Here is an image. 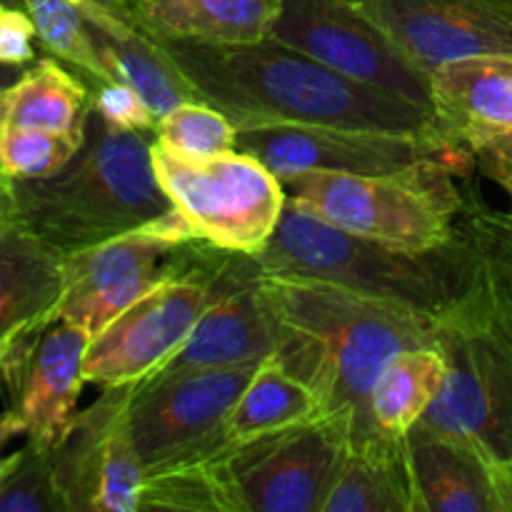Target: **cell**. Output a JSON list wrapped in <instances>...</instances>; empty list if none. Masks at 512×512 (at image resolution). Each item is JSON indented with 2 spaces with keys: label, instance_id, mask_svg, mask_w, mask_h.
Segmentation results:
<instances>
[{
  "label": "cell",
  "instance_id": "6da1fadb",
  "mask_svg": "<svg viewBox=\"0 0 512 512\" xmlns=\"http://www.w3.org/2000/svg\"><path fill=\"white\" fill-rule=\"evenodd\" d=\"M458 220L473 243V268L463 293L435 318L448 378L420 425L473 450L512 512V260L473 175Z\"/></svg>",
  "mask_w": 512,
  "mask_h": 512
},
{
  "label": "cell",
  "instance_id": "7a4b0ae2",
  "mask_svg": "<svg viewBox=\"0 0 512 512\" xmlns=\"http://www.w3.org/2000/svg\"><path fill=\"white\" fill-rule=\"evenodd\" d=\"M160 43L198 98L223 110L238 130L290 123L443 135L430 110L348 78L273 38L245 45Z\"/></svg>",
  "mask_w": 512,
  "mask_h": 512
},
{
  "label": "cell",
  "instance_id": "3957f363",
  "mask_svg": "<svg viewBox=\"0 0 512 512\" xmlns=\"http://www.w3.org/2000/svg\"><path fill=\"white\" fill-rule=\"evenodd\" d=\"M255 278L283 325L273 358L315 390L325 415L353 413V443L378 438L368 415L373 385L398 353L435 345L433 315L325 280L258 268Z\"/></svg>",
  "mask_w": 512,
  "mask_h": 512
},
{
  "label": "cell",
  "instance_id": "277c9868",
  "mask_svg": "<svg viewBox=\"0 0 512 512\" xmlns=\"http://www.w3.org/2000/svg\"><path fill=\"white\" fill-rule=\"evenodd\" d=\"M153 143V133L113 130L90 108L83 148L60 173L10 183L13 220L63 255L150 228L175 210Z\"/></svg>",
  "mask_w": 512,
  "mask_h": 512
},
{
  "label": "cell",
  "instance_id": "5b68a950",
  "mask_svg": "<svg viewBox=\"0 0 512 512\" xmlns=\"http://www.w3.org/2000/svg\"><path fill=\"white\" fill-rule=\"evenodd\" d=\"M253 263L260 273L325 280L438 318L468 283L473 243L458 220V238L443 248H398L338 228L288 195L278 230Z\"/></svg>",
  "mask_w": 512,
  "mask_h": 512
},
{
  "label": "cell",
  "instance_id": "8992f818",
  "mask_svg": "<svg viewBox=\"0 0 512 512\" xmlns=\"http://www.w3.org/2000/svg\"><path fill=\"white\" fill-rule=\"evenodd\" d=\"M285 190L338 228L408 250L453 243L465 203V178L443 163L390 175L305 173L288 180Z\"/></svg>",
  "mask_w": 512,
  "mask_h": 512
},
{
  "label": "cell",
  "instance_id": "52a82bcc",
  "mask_svg": "<svg viewBox=\"0 0 512 512\" xmlns=\"http://www.w3.org/2000/svg\"><path fill=\"white\" fill-rule=\"evenodd\" d=\"M228 250L188 240L173 250L168 275L90 338L85 383H138L173 358L223 288Z\"/></svg>",
  "mask_w": 512,
  "mask_h": 512
},
{
  "label": "cell",
  "instance_id": "ba28073f",
  "mask_svg": "<svg viewBox=\"0 0 512 512\" xmlns=\"http://www.w3.org/2000/svg\"><path fill=\"white\" fill-rule=\"evenodd\" d=\"M153 165L195 240L253 258L278 230L288 203L285 183L253 155L233 150L188 163L153 143Z\"/></svg>",
  "mask_w": 512,
  "mask_h": 512
},
{
  "label": "cell",
  "instance_id": "9c48e42d",
  "mask_svg": "<svg viewBox=\"0 0 512 512\" xmlns=\"http://www.w3.org/2000/svg\"><path fill=\"white\" fill-rule=\"evenodd\" d=\"M238 150L283 183L305 173L390 175L423 163H443L463 178L475 173L473 153L435 133L278 123L240 128Z\"/></svg>",
  "mask_w": 512,
  "mask_h": 512
},
{
  "label": "cell",
  "instance_id": "30bf717a",
  "mask_svg": "<svg viewBox=\"0 0 512 512\" xmlns=\"http://www.w3.org/2000/svg\"><path fill=\"white\" fill-rule=\"evenodd\" d=\"M260 363L170 375L150 373L133 383L128 430L145 478L168 465L203 460L215 453L220 448V428Z\"/></svg>",
  "mask_w": 512,
  "mask_h": 512
},
{
  "label": "cell",
  "instance_id": "8fae6325",
  "mask_svg": "<svg viewBox=\"0 0 512 512\" xmlns=\"http://www.w3.org/2000/svg\"><path fill=\"white\" fill-rule=\"evenodd\" d=\"M270 38L433 113L430 75L365 13L363 0H283Z\"/></svg>",
  "mask_w": 512,
  "mask_h": 512
},
{
  "label": "cell",
  "instance_id": "7c38bea8",
  "mask_svg": "<svg viewBox=\"0 0 512 512\" xmlns=\"http://www.w3.org/2000/svg\"><path fill=\"white\" fill-rule=\"evenodd\" d=\"M130 393L133 383L103 388L50 450L68 512H140L145 468L128 430Z\"/></svg>",
  "mask_w": 512,
  "mask_h": 512
},
{
  "label": "cell",
  "instance_id": "4fadbf2b",
  "mask_svg": "<svg viewBox=\"0 0 512 512\" xmlns=\"http://www.w3.org/2000/svg\"><path fill=\"white\" fill-rule=\"evenodd\" d=\"M88 345V330L65 320H38L15 333L0 383L28 443L53 450L63 438L85 385Z\"/></svg>",
  "mask_w": 512,
  "mask_h": 512
},
{
  "label": "cell",
  "instance_id": "5bb4252c",
  "mask_svg": "<svg viewBox=\"0 0 512 512\" xmlns=\"http://www.w3.org/2000/svg\"><path fill=\"white\" fill-rule=\"evenodd\" d=\"M178 245L140 228L65 253L63 293L53 318L78 325L93 338L168 275L170 255Z\"/></svg>",
  "mask_w": 512,
  "mask_h": 512
},
{
  "label": "cell",
  "instance_id": "9a60e30c",
  "mask_svg": "<svg viewBox=\"0 0 512 512\" xmlns=\"http://www.w3.org/2000/svg\"><path fill=\"white\" fill-rule=\"evenodd\" d=\"M423 73L468 55H512V0H363Z\"/></svg>",
  "mask_w": 512,
  "mask_h": 512
},
{
  "label": "cell",
  "instance_id": "2e32d148",
  "mask_svg": "<svg viewBox=\"0 0 512 512\" xmlns=\"http://www.w3.org/2000/svg\"><path fill=\"white\" fill-rule=\"evenodd\" d=\"M283 343V325L270 308L250 255L228 253L223 288L205 308L185 343L153 373L235 368L273 358Z\"/></svg>",
  "mask_w": 512,
  "mask_h": 512
},
{
  "label": "cell",
  "instance_id": "e0dca14e",
  "mask_svg": "<svg viewBox=\"0 0 512 512\" xmlns=\"http://www.w3.org/2000/svg\"><path fill=\"white\" fill-rule=\"evenodd\" d=\"M100 60L113 78L128 80L155 118L175 105L200 100L190 80L135 13L133 0H80Z\"/></svg>",
  "mask_w": 512,
  "mask_h": 512
},
{
  "label": "cell",
  "instance_id": "ac0fdd59",
  "mask_svg": "<svg viewBox=\"0 0 512 512\" xmlns=\"http://www.w3.org/2000/svg\"><path fill=\"white\" fill-rule=\"evenodd\" d=\"M440 133L473 153L480 140L512 128V55H468L430 70Z\"/></svg>",
  "mask_w": 512,
  "mask_h": 512
},
{
  "label": "cell",
  "instance_id": "d6986e66",
  "mask_svg": "<svg viewBox=\"0 0 512 512\" xmlns=\"http://www.w3.org/2000/svg\"><path fill=\"white\" fill-rule=\"evenodd\" d=\"M403 450L415 512H505L493 473L465 445L418 423Z\"/></svg>",
  "mask_w": 512,
  "mask_h": 512
},
{
  "label": "cell",
  "instance_id": "ffe728a7",
  "mask_svg": "<svg viewBox=\"0 0 512 512\" xmlns=\"http://www.w3.org/2000/svg\"><path fill=\"white\" fill-rule=\"evenodd\" d=\"M140 23L160 40L245 45L270 38L283 0H133Z\"/></svg>",
  "mask_w": 512,
  "mask_h": 512
},
{
  "label": "cell",
  "instance_id": "44dd1931",
  "mask_svg": "<svg viewBox=\"0 0 512 512\" xmlns=\"http://www.w3.org/2000/svg\"><path fill=\"white\" fill-rule=\"evenodd\" d=\"M63 293V253L10 220L0 230V338L38 320H55Z\"/></svg>",
  "mask_w": 512,
  "mask_h": 512
},
{
  "label": "cell",
  "instance_id": "7402d4cb",
  "mask_svg": "<svg viewBox=\"0 0 512 512\" xmlns=\"http://www.w3.org/2000/svg\"><path fill=\"white\" fill-rule=\"evenodd\" d=\"M88 115L90 85L53 55L25 65L0 93V125L80 133L88 125Z\"/></svg>",
  "mask_w": 512,
  "mask_h": 512
},
{
  "label": "cell",
  "instance_id": "603a6c76",
  "mask_svg": "<svg viewBox=\"0 0 512 512\" xmlns=\"http://www.w3.org/2000/svg\"><path fill=\"white\" fill-rule=\"evenodd\" d=\"M320 415L325 413L315 390L275 358H265L225 418L218 440L223 448H240Z\"/></svg>",
  "mask_w": 512,
  "mask_h": 512
},
{
  "label": "cell",
  "instance_id": "cb8c5ba5",
  "mask_svg": "<svg viewBox=\"0 0 512 512\" xmlns=\"http://www.w3.org/2000/svg\"><path fill=\"white\" fill-rule=\"evenodd\" d=\"M323 512H415L403 438L350 443Z\"/></svg>",
  "mask_w": 512,
  "mask_h": 512
},
{
  "label": "cell",
  "instance_id": "d4e9b609",
  "mask_svg": "<svg viewBox=\"0 0 512 512\" xmlns=\"http://www.w3.org/2000/svg\"><path fill=\"white\" fill-rule=\"evenodd\" d=\"M445 378L448 363L438 345H420L395 355L383 368L368 400L375 435L405 438L435 403Z\"/></svg>",
  "mask_w": 512,
  "mask_h": 512
},
{
  "label": "cell",
  "instance_id": "484cf974",
  "mask_svg": "<svg viewBox=\"0 0 512 512\" xmlns=\"http://www.w3.org/2000/svg\"><path fill=\"white\" fill-rule=\"evenodd\" d=\"M20 5L33 18L45 53L83 75L90 88L113 80L95 48L80 0H20Z\"/></svg>",
  "mask_w": 512,
  "mask_h": 512
},
{
  "label": "cell",
  "instance_id": "4316f807",
  "mask_svg": "<svg viewBox=\"0 0 512 512\" xmlns=\"http://www.w3.org/2000/svg\"><path fill=\"white\" fill-rule=\"evenodd\" d=\"M155 143L188 163L208 160L238 150V128L233 120L205 100L175 105L155 123Z\"/></svg>",
  "mask_w": 512,
  "mask_h": 512
},
{
  "label": "cell",
  "instance_id": "83f0119b",
  "mask_svg": "<svg viewBox=\"0 0 512 512\" xmlns=\"http://www.w3.org/2000/svg\"><path fill=\"white\" fill-rule=\"evenodd\" d=\"M83 143L85 130L58 133V130L0 125V175L10 183L50 178L80 153Z\"/></svg>",
  "mask_w": 512,
  "mask_h": 512
},
{
  "label": "cell",
  "instance_id": "f1b7e54d",
  "mask_svg": "<svg viewBox=\"0 0 512 512\" xmlns=\"http://www.w3.org/2000/svg\"><path fill=\"white\" fill-rule=\"evenodd\" d=\"M0 512H68L53 473L50 450L25 443L0 470Z\"/></svg>",
  "mask_w": 512,
  "mask_h": 512
},
{
  "label": "cell",
  "instance_id": "f546056e",
  "mask_svg": "<svg viewBox=\"0 0 512 512\" xmlns=\"http://www.w3.org/2000/svg\"><path fill=\"white\" fill-rule=\"evenodd\" d=\"M90 108L93 113H98L105 125H110L113 130H123V133H153L155 123H158L148 100L128 80L120 78L93 85Z\"/></svg>",
  "mask_w": 512,
  "mask_h": 512
},
{
  "label": "cell",
  "instance_id": "4dcf8cb0",
  "mask_svg": "<svg viewBox=\"0 0 512 512\" xmlns=\"http://www.w3.org/2000/svg\"><path fill=\"white\" fill-rule=\"evenodd\" d=\"M35 30L33 18L23 5L0 3V63L10 68H25L35 63Z\"/></svg>",
  "mask_w": 512,
  "mask_h": 512
},
{
  "label": "cell",
  "instance_id": "1f68e13d",
  "mask_svg": "<svg viewBox=\"0 0 512 512\" xmlns=\"http://www.w3.org/2000/svg\"><path fill=\"white\" fill-rule=\"evenodd\" d=\"M475 173L493 180L512 195V128L493 133L473 148Z\"/></svg>",
  "mask_w": 512,
  "mask_h": 512
},
{
  "label": "cell",
  "instance_id": "d6a6232c",
  "mask_svg": "<svg viewBox=\"0 0 512 512\" xmlns=\"http://www.w3.org/2000/svg\"><path fill=\"white\" fill-rule=\"evenodd\" d=\"M18 435H23V430H20L18 420H15L13 415L8 413V410H5V413L0 415V448H3V445L8 443V440L18 438ZM5 465H8V458H0V470H3Z\"/></svg>",
  "mask_w": 512,
  "mask_h": 512
},
{
  "label": "cell",
  "instance_id": "836d02e7",
  "mask_svg": "<svg viewBox=\"0 0 512 512\" xmlns=\"http://www.w3.org/2000/svg\"><path fill=\"white\" fill-rule=\"evenodd\" d=\"M13 220V190H10V180L0 175V230Z\"/></svg>",
  "mask_w": 512,
  "mask_h": 512
},
{
  "label": "cell",
  "instance_id": "e575fe53",
  "mask_svg": "<svg viewBox=\"0 0 512 512\" xmlns=\"http://www.w3.org/2000/svg\"><path fill=\"white\" fill-rule=\"evenodd\" d=\"M495 230H498L500 245H503L505 253H508V258L512 260V220H510V215L498 213V210H495Z\"/></svg>",
  "mask_w": 512,
  "mask_h": 512
},
{
  "label": "cell",
  "instance_id": "d590c367",
  "mask_svg": "<svg viewBox=\"0 0 512 512\" xmlns=\"http://www.w3.org/2000/svg\"><path fill=\"white\" fill-rule=\"evenodd\" d=\"M20 70H23V68H10V65L0 63V93H3V90L8 88V85L13 83L15 78H18Z\"/></svg>",
  "mask_w": 512,
  "mask_h": 512
},
{
  "label": "cell",
  "instance_id": "8d00e7d4",
  "mask_svg": "<svg viewBox=\"0 0 512 512\" xmlns=\"http://www.w3.org/2000/svg\"><path fill=\"white\" fill-rule=\"evenodd\" d=\"M30 325V323H28ZM25 328V325H23ZM20 330V328H18ZM18 330H13V333L10 335H5V338H0V380H3V365H5V358H8V350H10V345H13V338H15V333H18Z\"/></svg>",
  "mask_w": 512,
  "mask_h": 512
},
{
  "label": "cell",
  "instance_id": "74e56055",
  "mask_svg": "<svg viewBox=\"0 0 512 512\" xmlns=\"http://www.w3.org/2000/svg\"><path fill=\"white\" fill-rule=\"evenodd\" d=\"M0 3H15V5H20V0H0Z\"/></svg>",
  "mask_w": 512,
  "mask_h": 512
},
{
  "label": "cell",
  "instance_id": "f35d334b",
  "mask_svg": "<svg viewBox=\"0 0 512 512\" xmlns=\"http://www.w3.org/2000/svg\"><path fill=\"white\" fill-rule=\"evenodd\" d=\"M510 220H512V213H510Z\"/></svg>",
  "mask_w": 512,
  "mask_h": 512
}]
</instances>
